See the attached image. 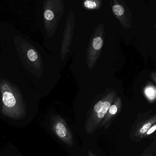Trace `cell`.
<instances>
[{
	"mask_svg": "<svg viewBox=\"0 0 156 156\" xmlns=\"http://www.w3.org/2000/svg\"><path fill=\"white\" fill-rule=\"evenodd\" d=\"M0 91L2 96V114L5 116L16 119L25 117L26 108L19 90L4 79L0 82Z\"/></svg>",
	"mask_w": 156,
	"mask_h": 156,
	"instance_id": "6da1fadb",
	"label": "cell"
},
{
	"mask_svg": "<svg viewBox=\"0 0 156 156\" xmlns=\"http://www.w3.org/2000/svg\"><path fill=\"white\" fill-rule=\"evenodd\" d=\"M111 105L109 100H101L95 105L86 121L85 129L87 134H92L97 129Z\"/></svg>",
	"mask_w": 156,
	"mask_h": 156,
	"instance_id": "7a4b0ae2",
	"label": "cell"
},
{
	"mask_svg": "<svg viewBox=\"0 0 156 156\" xmlns=\"http://www.w3.org/2000/svg\"><path fill=\"white\" fill-rule=\"evenodd\" d=\"M51 124L53 132L60 140L69 147L74 145L73 133L64 119L60 115L53 116Z\"/></svg>",
	"mask_w": 156,
	"mask_h": 156,
	"instance_id": "3957f363",
	"label": "cell"
},
{
	"mask_svg": "<svg viewBox=\"0 0 156 156\" xmlns=\"http://www.w3.org/2000/svg\"><path fill=\"white\" fill-rule=\"evenodd\" d=\"M28 44L26 48L24 49L25 55L28 61L31 63V65L35 69L40 70L42 66V62L41 58L36 51L33 48L30 47Z\"/></svg>",
	"mask_w": 156,
	"mask_h": 156,
	"instance_id": "277c9868",
	"label": "cell"
},
{
	"mask_svg": "<svg viewBox=\"0 0 156 156\" xmlns=\"http://www.w3.org/2000/svg\"><path fill=\"white\" fill-rule=\"evenodd\" d=\"M119 103V102L116 104L111 105L99 126L103 127L106 125H107L110 122V120H112L113 117L115 116L119 110V107L120 105Z\"/></svg>",
	"mask_w": 156,
	"mask_h": 156,
	"instance_id": "5b68a950",
	"label": "cell"
},
{
	"mask_svg": "<svg viewBox=\"0 0 156 156\" xmlns=\"http://www.w3.org/2000/svg\"><path fill=\"white\" fill-rule=\"evenodd\" d=\"M156 118L155 115L152 118L146 121L145 123L142 124L140 127L137 130H136L135 132L136 136L140 138L145 137L148 130L153 125L156 124Z\"/></svg>",
	"mask_w": 156,
	"mask_h": 156,
	"instance_id": "8992f818",
	"label": "cell"
},
{
	"mask_svg": "<svg viewBox=\"0 0 156 156\" xmlns=\"http://www.w3.org/2000/svg\"><path fill=\"white\" fill-rule=\"evenodd\" d=\"M145 93L148 98H149L151 100H153L156 98V90L154 87H147L145 89Z\"/></svg>",
	"mask_w": 156,
	"mask_h": 156,
	"instance_id": "52a82bcc",
	"label": "cell"
},
{
	"mask_svg": "<svg viewBox=\"0 0 156 156\" xmlns=\"http://www.w3.org/2000/svg\"><path fill=\"white\" fill-rule=\"evenodd\" d=\"M103 45V40L101 37H97L94 39L93 46L95 50H100Z\"/></svg>",
	"mask_w": 156,
	"mask_h": 156,
	"instance_id": "ba28073f",
	"label": "cell"
},
{
	"mask_svg": "<svg viewBox=\"0 0 156 156\" xmlns=\"http://www.w3.org/2000/svg\"><path fill=\"white\" fill-rule=\"evenodd\" d=\"M113 10L114 13L118 16L122 15L124 12V9L122 6L119 5L113 6Z\"/></svg>",
	"mask_w": 156,
	"mask_h": 156,
	"instance_id": "9c48e42d",
	"label": "cell"
},
{
	"mask_svg": "<svg viewBox=\"0 0 156 156\" xmlns=\"http://www.w3.org/2000/svg\"><path fill=\"white\" fill-rule=\"evenodd\" d=\"M84 5L88 9H94L96 7V4L95 2L92 1H86L85 2Z\"/></svg>",
	"mask_w": 156,
	"mask_h": 156,
	"instance_id": "30bf717a",
	"label": "cell"
},
{
	"mask_svg": "<svg viewBox=\"0 0 156 156\" xmlns=\"http://www.w3.org/2000/svg\"><path fill=\"white\" fill-rule=\"evenodd\" d=\"M156 124L153 125L149 129V130H148L147 132L146 133V136L147 135H150L151 133H153L155 130H156Z\"/></svg>",
	"mask_w": 156,
	"mask_h": 156,
	"instance_id": "8fae6325",
	"label": "cell"
},
{
	"mask_svg": "<svg viewBox=\"0 0 156 156\" xmlns=\"http://www.w3.org/2000/svg\"><path fill=\"white\" fill-rule=\"evenodd\" d=\"M88 155L89 156H97L95 154H94V153L92 152V151H88Z\"/></svg>",
	"mask_w": 156,
	"mask_h": 156,
	"instance_id": "7c38bea8",
	"label": "cell"
}]
</instances>
